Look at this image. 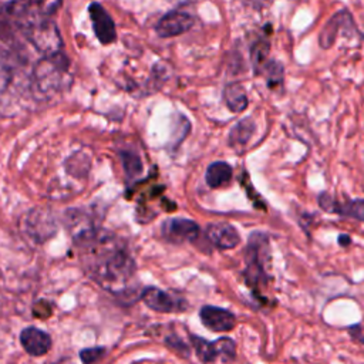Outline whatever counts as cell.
<instances>
[{
	"label": "cell",
	"instance_id": "6da1fadb",
	"mask_svg": "<svg viewBox=\"0 0 364 364\" xmlns=\"http://www.w3.org/2000/svg\"><path fill=\"white\" fill-rule=\"evenodd\" d=\"M73 236L80 263L95 283L117 296L134 291L135 262L121 237L92 225Z\"/></svg>",
	"mask_w": 364,
	"mask_h": 364
},
{
	"label": "cell",
	"instance_id": "d4e9b609",
	"mask_svg": "<svg viewBox=\"0 0 364 364\" xmlns=\"http://www.w3.org/2000/svg\"><path fill=\"white\" fill-rule=\"evenodd\" d=\"M47 364H57V363H47Z\"/></svg>",
	"mask_w": 364,
	"mask_h": 364
},
{
	"label": "cell",
	"instance_id": "d6986e66",
	"mask_svg": "<svg viewBox=\"0 0 364 364\" xmlns=\"http://www.w3.org/2000/svg\"><path fill=\"white\" fill-rule=\"evenodd\" d=\"M13 78V67L10 55L0 48V95L7 90Z\"/></svg>",
	"mask_w": 364,
	"mask_h": 364
},
{
	"label": "cell",
	"instance_id": "7a4b0ae2",
	"mask_svg": "<svg viewBox=\"0 0 364 364\" xmlns=\"http://www.w3.org/2000/svg\"><path fill=\"white\" fill-rule=\"evenodd\" d=\"M60 3H41L40 10L27 23L23 34L43 54V57L63 55V40L57 24L51 20V14Z\"/></svg>",
	"mask_w": 364,
	"mask_h": 364
},
{
	"label": "cell",
	"instance_id": "5bb4252c",
	"mask_svg": "<svg viewBox=\"0 0 364 364\" xmlns=\"http://www.w3.org/2000/svg\"><path fill=\"white\" fill-rule=\"evenodd\" d=\"M20 343L30 355H44L51 347V337L36 327H27L20 334Z\"/></svg>",
	"mask_w": 364,
	"mask_h": 364
},
{
	"label": "cell",
	"instance_id": "ba28073f",
	"mask_svg": "<svg viewBox=\"0 0 364 364\" xmlns=\"http://www.w3.org/2000/svg\"><path fill=\"white\" fill-rule=\"evenodd\" d=\"M141 299L149 309L159 313H176L186 309L185 300L158 287L144 289V291L141 293Z\"/></svg>",
	"mask_w": 364,
	"mask_h": 364
},
{
	"label": "cell",
	"instance_id": "9c48e42d",
	"mask_svg": "<svg viewBox=\"0 0 364 364\" xmlns=\"http://www.w3.org/2000/svg\"><path fill=\"white\" fill-rule=\"evenodd\" d=\"M88 13L92 21L94 34L101 44H111L117 38V30L114 20L108 14V11L98 3H91L88 6Z\"/></svg>",
	"mask_w": 364,
	"mask_h": 364
},
{
	"label": "cell",
	"instance_id": "8992f818",
	"mask_svg": "<svg viewBox=\"0 0 364 364\" xmlns=\"http://www.w3.org/2000/svg\"><path fill=\"white\" fill-rule=\"evenodd\" d=\"M161 235L166 242L176 245L193 242L199 236V226L186 218H171L162 223Z\"/></svg>",
	"mask_w": 364,
	"mask_h": 364
},
{
	"label": "cell",
	"instance_id": "2e32d148",
	"mask_svg": "<svg viewBox=\"0 0 364 364\" xmlns=\"http://www.w3.org/2000/svg\"><path fill=\"white\" fill-rule=\"evenodd\" d=\"M223 101L232 112H242L247 107V95L239 82L228 84L222 91Z\"/></svg>",
	"mask_w": 364,
	"mask_h": 364
},
{
	"label": "cell",
	"instance_id": "cb8c5ba5",
	"mask_svg": "<svg viewBox=\"0 0 364 364\" xmlns=\"http://www.w3.org/2000/svg\"><path fill=\"white\" fill-rule=\"evenodd\" d=\"M361 343H364V337H363V338H361Z\"/></svg>",
	"mask_w": 364,
	"mask_h": 364
},
{
	"label": "cell",
	"instance_id": "277c9868",
	"mask_svg": "<svg viewBox=\"0 0 364 364\" xmlns=\"http://www.w3.org/2000/svg\"><path fill=\"white\" fill-rule=\"evenodd\" d=\"M269 237L262 232H253L249 236L246 247V270L245 277L249 286H256L262 282H266L264 266L269 260Z\"/></svg>",
	"mask_w": 364,
	"mask_h": 364
},
{
	"label": "cell",
	"instance_id": "4fadbf2b",
	"mask_svg": "<svg viewBox=\"0 0 364 364\" xmlns=\"http://www.w3.org/2000/svg\"><path fill=\"white\" fill-rule=\"evenodd\" d=\"M341 28H355L353 17L347 10L338 11L327 21V24L324 26V28L321 30L320 37H318L320 47L330 48L334 44V41L338 36V31Z\"/></svg>",
	"mask_w": 364,
	"mask_h": 364
},
{
	"label": "cell",
	"instance_id": "ffe728a7",
	"mask_svg": "<svg viewBox=\"0 0 364 364\" xmlns=\"http://www.w3.org/2000/svg\"><path fill=\"white\" fill-rule=\"evenodd\" d=\"M262 73L266 74L267 78V85L270 88L279 85L283 81V65L277 61L269 60L267 64L264 65V68L262 70Z\"/></svg>",
	"mask_w": 364,
	"mask_h": 364
},
{
	"label": "cell",
	"instance_id": "5b68a950",
	"mask_svg": "<svg viewBox=\"0 0 364 364\" xmlns=\"http://www.w3.org/2000/svg\"><path fill=\"white\" fill-rule=\"evenodd\" d=\"M193 346L199 358L206 364H228L235 358L236 347L233 340L228 337L215 341L193 337Z\"/></svg>",
	"mask_w": 364,
	"mask_h": 364
},
{
	"label": "cell",
	"instance_id": "7c38bea8",
	"mask_svg": "<svg viewBox=\"0 0 364 364\" xmlns=\"http://www.w3.org/2000/svg\"><path fill=\"white\" fill-rule=\"evenodd\" d=\"M206 237L219 249H233L240 243V235L236 228L225 222L210 223L206 228Z\"/></svg>",
	"mask_w": 364,
	"mask_h": 364
},
{
	"label": "cell",
	"instance_id": "9a60e30c",
	"mask_svg": "<svg viewBox=\"0 0 364 364\" xmlns=\"http://www.w3.org/2000/svg\"><path fill=\"white\" fill-rule=\"evenodd\" d=\"M255 128H256V125L250 117L243 118L239 122H236V125L229 132V138H228L229 146L236 151L245 148L246 144L249 142V139L252 138Z\"/></svg>",
	"mask_w": 364,
	"mask_h": 364
},
{
	"label": "cell",
	"instance_id": "30bf717a",
	"mask_svg": "<svg viewBox=\"0 0 364 364\" xmlns=\"http://www.w3.org/2000/svg\"><path fill=\"white\" fill-rule=\"evenodd\" d=\"M193 26V17L181 10H171L165 16H162L156 26L155 31L159 37H175L179 36Z\"/></svg>",
	"mask_w": 364,
	"mask_h": 364
},
{
	"label": "cell",
	"instance_id": "44dd1931",
	"mask_svg": "<svg viewBox=\"0 0 364 364\" xmlns=\"http://www.w3.org/2000/svg\"><path fill=\"white\" fill-rule=\"evenodd\" d=\"M121 156H122V164L128 176L132 178L142 172V162L136 154L125 151L121 154Z\"/></svg>",
	"mask_w": 364,
	"mask_h": 364
},
{
	"label": "cell",
	"instance_id": "603a6c76",
	"mask_svg": "<svg viewBox=\"0 0 364 364\" xmlns=\"http://www.w3.org/2000/svg\"><path fill=\"white\" fill-rule=\"evenodd\" d=\"M350 242H351V237L348 235H340L338 236L340 246H347V245H350Z\"/></svg>",
	"mask_w": 364,
	"mask_h": 364
},
{
	"label": "cell",
	"instance_id": "52a82bcc",
	"mask_svg": "<svg viewBox=\"0 0 364 364\" xmlns=\"http://www.w3.org/2000/svg\"><path fill=\"white\" fill-rule=\"evenodd\" d=\"M317 200H318V206L324 212L353 218L364 223V199H347L344 202H340L330 193L321 192Z\"/></svg>",
	"mask_w": 364,
	"mask_h": 364
},
{
	"label": "cell",
	"instance_id": "ac0fdd59",
	"mask_svg": "<svg viewBox=\"0 0 364 364\" xmlns=\"http://www.w3.org/2000/svg\"><path fill=\"white\" fill-rule=\"evenodd\" d=\"M250 60L255 68V73L262 74V70L267 64V55H269V43L264 40H259L253 44L252 53H250Z\"/></svg>",
	"mask_w": 364,
	"mask_h": 364
},
{
	"label": "cell",
	"instance_id": "e0dca14e",
	"mask_svg": "<svg viewBox=\"0 0 364 364\" xmlns=\"http://www.w3.org/2000/svg\"><path fill=\"white\" fill-rule=\"evenodd\" d=\"M230 178H232V166L223 161L212 162L205 172V181L210 188H219L226 182H229Z\"/></svg>",
	"mask_w": 364,
	"mask_h": 364
},
{
	"label": "cell",
	"instance_id": "7402d4cb",
	"mask_svg": "<svg viewBox=\"0 0 364 364\" xmlns=\"http://www.w3.org/2000/svg\"><path fill=\"white\" fill-rule=\"evenodd\" d=\"M104 354H105V350L102 347H91V348L81 350L80 351V358L84 364H94L100 358H102Z\"/></svg>",
	"mask_w": 364,
	"mask_h": 364
},
{
	"label": "cell",
	"instance_id": "8fae6325",
	"mask_svg": "<svg viewBox=\"0 0 364 364\" xmlns=\"http://www.w3.org/2000/svg\"><path fill=\"white\" fill-rule=\"evenodd\" d=\"M199 316L203 326L212 331H229L236 324V317L229 310L215 306H203Z\"/></svg>",
	"mask_w": 364,
	"mask_h": 364
},
{
	"label": "cell",
	"instance_id": "3957f363",
	"mask_svg": "<svg viewBox=\"0 0 364 364\" xmlns=\"http://www.w3.org/2000/svg\"><path fill=\"white\" fill-rule=\"evenodd\" d=\"M68 60L65 55L43 57L33 70V88L41 95L57 92L65 82Z\"/></svg>",
	"mask_w": 364,
	"mask_h": 364
}]
</instances>
